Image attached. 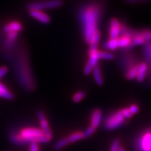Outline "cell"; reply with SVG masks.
<instances>
[{
    "instance_id": "6da1fadb",
    "label": "cell",
    "mask_w": 151,
    "mask_h": 151,
    "mask_svg": "<svg viewBox=\"0 0 151 151\" xmlns=\"http://www.w3.org/2000/svg\"><path fill=\"white\" fill-rule=\"evenodd\" d=\"M101 6L98 3L91 2L86 4L79 11L83 35L85 41L90 44L94 34L98 31V24L101 18Z\"/></svg>"
},
{
    "instance_id": "7a4b0ae2",
    "label": "cell",
    "mask_w": 151,
    "mask_h": 151,
    "mask_svg": "<svg viewBox=\"0 0 151 151\" xmlns=\"http://www.w3.org/2000/svg\"><path fill=\"white\" fill-rule=\"evenodd\" d=\"M18 134L26 143H47L50 140L43 132L35 127H25L18 132Z\"/></svg>"
},
{
    "instance_id": "3957f363",
    "label": "cell",
    "mask_w": 151,
    "mask_h": 151,
    "mask_svg": "<svg viewBox=\"0 0 151 151\" xmlns=\"http://www.w3.org/2000/svg\"><path fill=\"white\" fill-rule=\"evenodd\" d=\"M126 118L124 117L122 109L113 112L106 117L104 121V128L106 130H113L123 125Z\"/></svg>"
},
{
    "instance_id": "277c9868",
    "label": "cell",
    "mask_w": 151,
    "mask_h": 151,
    "mask_svg": "<svg viewBox=\"0 0 151 151\" xmlns=\"http://www.w3.org/2000/svg\"><path fill=\"white\" fill-rule=\"evenodd\" d=\"M62 1L60 0H50V1H43V2H35L27 5V9L29 11L38 10L42 11L44 9H55L61 6Z\"/></svg>"
},
{
    "instance_id": "5b68a950",
    "label": "cell",
    "mask_w": 151,
    "mask_h": 151,
    "mask_svg": "<svg viewBox=\"0 0 151 151\" xmlns=\"http://www.w3.org/2000/svg\"><path fill=\"white\" fill-rule=\"evenodd\" d=\"M136 145L139 151H151V132L147 130L141 134L137 138Z\"/></svg>"
},
{
    "instance_id": "8992f818",
    "label": "cell",
    "mask_w": 151,
    "mask_h": 151,
    "mask_svg": "<svg viewBox=\"0 0 151 151\" xmlns=\"http://www.w3.org/2000/svg\"><path fill=\"white\" fill-rule=\"evenodd\" d=\"M140 62H138V60L135 55L132 53H126L122 55L120 59V65L123 69L124 73H126L130 69L139 65Z\"/></svg>"
},
{
    "instance_id": "52a82bcc",
    "label": "cell",
    "mask_w": 151,
    "mask_h": 151,
    "mask_svg": "<svg viewBox=\"0 0 151 151\" xmlns=\"http://www.w3.org/2000/svg\"><path fill=\"white\" fill-rule=\"evenodd\" d=\"M122 24L118 19L112 18L109 22V39H116L120 37L122 32Z\"/></svg>"
},
{
    "instance_id": "ba28073f",
    "label": "cell",
    "mask_w": 151,
    "mask_h": 151,
    "mask_svg": "<svg viewBox=\"0 0 151 151\" xmlns=\"http://www.w3.org/2000/svg\"><path fill=\"white\" fill-rule=\"evenodd\" d=\"M37 117L39 122H40L41 127V129H42L41 130L43 132L44 134L46 135L48 139H50L52 138V132L50 129V127H49L48 122L46 119L45 115L43 114V112L39 111V112H38L37 113Z\"/></svg>"
},
{
    "instance_id": "9c48e42d",
    "label": "cell",
    "mask_w": 151,
    "mask_h": 151,
    "mask_svg": "<svg viewBox=\"0 0 151 151\" xmlns=\"http://www.w3.org/2000/svg\"><path fill=\"white\" fill-rule=\"evenodd\" d=\"M29 15L38 21L41 22L43 24H48L50 21V18L48 15L46 13L43 12L42 11L38 10H31L29 11Z\"/></svg>"
},
{
    "instance_id": "30bf717a",
    "label": "cell",
    "mask_w": 151,
    "mask_h": 151,
    "mask_svg": "<svg viewBox=\"0 0 151 151\" xmlns=\"http://www.w3.org/2000/svg\"><path fill=\"white\" fill-rule=\"evenodd\" d=\"M101 116H102V112L99 109H94L92 111L91 114V118H90V123H91L92 127L97 129L99 127L100 123H101Z\"/></svg>"
},
{
    "instance_id": "8fae6325",
    "label": "cell",
    "mask_w": 151,
    "mask_h": 151,
    "mask_svg": "<svg viewBox=\"0 0 151 151\" xmlns=\"http://www.w3.org/2000/svg\"><path fill=\"white\" fill-rule=\"evenodd\" d=\"M23 27L22 25L19 22L14 21L9 22L7 24H6L4 27V30L6 33L9 32H19L22 31Z\"/></svg>"
},
{
    "instance_id": "7c38bea8",
    "label": "cell",
    "mask_w": 151,
    "mask_h": 151,
    "mask_svg": "<svg viewBox=\"0 0 151 151\" xmlns=\"http://www.w3.org/2000/svg\"><path fill=\"white\" fill-rule=\"evenodd\" d=\"M148 67L146 62H141L139 66V69H138V73L136 79L139 82H142L144 80L145 77L148 73Z\"/></svg>"
},
{
    "instance_id": "4fadbf2b",
    "label": "cell",
    "mask_w": 151,
    "mask_h": 151,
    "mask_svg": "<svg viewBox=\"0 0 151 151\" xmlns=\"http://www.w3.org/2000/svg\"><path fill=\"white\" fill-rule=\"evenodd\" d=\"M145 46L143 48V55H144L145 58H146L147 65H148L150 73V76H151V42H148L144 44ZM151 80V78H150Z\"/></svg>"
},
{
    "instance_id": "5bb4252c",
    "label": "cell",
    "mask_w": 151,
    "mask_h": 151,
    "mask_svg": "<svg viewBox=\"0 0 151 151\" xmlns=\"http://www.w3.org/2000/svg\"><path fill=\"white\" fill-rule=\"evenodd\" d=\"M92 72H93V76L94 78L95 82L97 83V85L99 86H101L103 84L104 81H103V77L102 75H101V69H100L99 63L97 64V65H95L92 69Z\"/></svg>"
},
{
    "instance_id": "9a60e30c",
    "label": "cell",
    "mask_w": 151,
    "mask_h": 151,
    "mask_svg": "<svg viewBox=\"0 0 151 151\" xmlns=\"http://www.w3.org/2000/svg\"><path fill=\"white\" fill-rule=\"evenodd\" d=\"M10 141L15 145H18V146H22V145L26 144L25 141L22 139L16 132H11L10 136H9Z\"/></svg>"
},
{
    "instance_id": "2e32d148",
    "label": "cell",
    "mask_w": 151,
    "mask_h": 151,
    "mask_svg": "<svg viewBox=\"0 0 151 151\" xmlns=\"http://www.w3.org/2000/svg\"><path fill=\"white\" fill-rule=\"evenodd\" d=\"M0 97L7 99H12L14 98V94L9 91L4 85L1 83H0Z\"/></svg>"
},
{
    "instance_id": "e0dca14e",
    "label": "cell",
    "mask_w": 151,
    "mask_h": 151,
    "mask_svg": "<svg viewBox=\"0 0 151 151\" xmlns=\"http://www.w3.org/2000/svg\"><path fill=\"white\" fill-rule=\"evenodd\" d=\"M66 138H67L68 143H71L76 142V141H78L79 140H81V139H84V136L83 132H74V133L71 134L68 136V137Z\"/></svg>"
},
{
    "instance_id": "ac0fdd59",
    "label": "cell",
    "mask_w": 151,
    "mask_h": 151,
    "mask_svg": "<svg viewBox=\"0 0 151 151\" xmlns=\"http://www.w3.org/2000/svg\"><path fill=\"white\" fill-rule=\"evenodd\" d=\"M17 37H18V32L7 33L6 41V46L8 48H11V46L14 44Z\"/></svg>"
},
{
    "instance_id": "d6986e66",
    "label": "cell",
    "mask_w": 151,
    "mask_h": 151,
    "mask_svg": "<svg viewBox=\"0 0 151 151\" xmlns=\"http://www.w3.org/2000/svg\"><path fill=\"white\" fill-rule=\"evenodd\" d=\"M100 37H101V33L98 30V31L94 34L93 37H92L91 41L90 43V50H94V49H97L98 44H99Z\"/></svg>"
},
{
    "instance_id": "ffe728a7",
    "label": "cell",
    "mask_w": 151,
    "mask_h": 151,
    "mask_svg": "<svg viewBox=\"0 0 151 151\" xmlns=\"http://www.w3.org/2000/svg\"><path fill=\"white\" fill-rule=\"evenodd\" d=\"M105 49L109 50H115L118 47V42H117V39H109L108 41H106L104 45Z\"/></svg>"
},
{
    "instance_id": "44dd1931",
    "label": "cell",
    "mask_w": 151,
    "mask_h": 151,
    "mask_svg": "<svg viewBox=\"0 0 151 151\" xmlns=\"http://www.w3.org/2000/svg\"><path fill=\"white\" fill-rule=\"evenodd\" d=\"M68 144H69V143H68V141L67 140V138L65 137V138H63V139H60V140H59L58 141H57V142L55 143L53 148L54 150H60V149L63 148L64 147L67 146Z\"/></svg>"
},
{
    "instance_id": "7402d4cb",
    "label": "cell",
    "mask_w": 151,
    "mask_h": 151,
    "mask_svg": "<svg viewBox=\"0 0 151 151\" xmlns=\"http://www.w3.org/2000/svg\"><path fill=\"white\" fill-rule=\"evenodd\" d=\"M86 96V93L83 91H78L76 93H75L73 96V101L76 103H78L79 101H81Z\"/></svg>"
},
{
    "instance_id": "603a6c76",
    "label": "cell",
    "mask_w": 151,
    "mask_h": 151,
    "mask_svg": "<svg viewBox=\"0 0 151 151\" xmlns=\"http://www.w3.org/2000/svg\"><path fill=\"white\" fill-rule=\"evenodd\" d=\"M120 148V143L119 139H116L113 141L112 143H111L110 151H118L119 148Z\"/></svg>"
},
{
    "instance_id": "cb8c5ba5",
    "label": "cell",
    "mask_w": 151,
    "mask_h": 151,
    "mask_svg": "<svg viewBox=\"0 0 151 151\" xmlns=\"http://www.w3.org/2000/svg\"><path fill=\"white\" fill-rule=\"evenodd\" d=\"M96 129H95L94 127H92V126L88 127L83 132V133L84 138H88V137H90V136H92L94 133V132H95Z\"/></svg>"
},
{
    "instance_id": "d4e9b609",
    "label": "cell",
    "mask_w": 151,
    "mask_h": 151,
    "mask_svg": "<svg viewBox=\"0 0 151 151\" xmlns=\"http://www.w3.org/2000/svg\"><path fill=\"white\" fill-rule=\"evenodd\" d=\"M129 109L132 114L134 115L138 113V111H139V107L137 104H132L129 107Z\"/></svg>"
},
{
    "instance_id": "484cf974",
    "label": "cell",
    "mask_w": 151,
    "mask_h": 151,
    "mask_svg": "<svg viewBox=\"0 0 151 151\" xmlns=\"http://www.w3.org/2000/svg\"><path fill=\"white\" fill-rule=\"evenodd\" d=\"M39 147L38 145V143L36 142H32L30 143V147H29V151H39Z\"/></svg>"
},
{
    "instance_id": "4316f807",
    "label": "cell",
    "mask_w": 151,
    "mask_h": 151,
    "mask_svg": "<svg viewBox=\"0 0 151 151\" xmlns=\"http://www.w3.org/2000/svg\"><path fill=\"white\" fill-rule=\"evenodd\" d=\"M122 111L126 119L130 118L132 116V114L131 113V112H130L129 108H124L123 109H122Z\"/></svg>"
},
{
    "instance_id": "83f0119b",
    "label": "cell",
    "mask_w": 151,
    "mask_h": 151,
    "mask_svg": "<svg viewBox=\"0 0 151 151\" xmlns=\"http://www.w3.org/2000/svg\"><path fill=\"white\" fill-rule=\"evenodd\" d=\"M7 72H8V69H7L6 67H0V79L2 78L3 76H4Z\"/></svg>"
},
{
    "instance_id": "f1b7e54d",
    "label": "cell",
    "mask_w": 151,
    "mask_h": 151,
    "mask_svg": "<svg viewBox=\"0 0 151 151\" xmlns=\"http://www.w3.org/2000/svg\"><path fill=\"white\" fill-rule=\"evenodd\" d=\"M151 1V0H125V1L128 4H137V3H141L144 2V1Z\"/></svg>"
},
{
    "instance_id": "f546056e",
    "label": "cell",
    "mask_w": 151,
    "mask_h": 151,
    "mask_svg": "<svg viewBox=\"0 0 151 151\" xmlns=\"http://www.w3.org/2000/svg\"><path fill=\"white\" fill-rule=\"evenodd\" d=\"M118 151H125V150H124V148H122V147H120V148H119Z\"/></svg>"
},
{
    "instance_id": "4dcf8cb0",
    "label": "cell",
    "mask_w": 151,
    "mask_h": 151,
    "mask_svg": "<svg viewBox=\"0 0 151 151\" xmlns=\"http://www.w3.org/2000/svg\"><path fill=\"white\" fill-rule=\"evenodd\" d=\"M148 131H149V132H151V126H150V128H149V129H148Z\"/></svg>"
}]
</instances>
